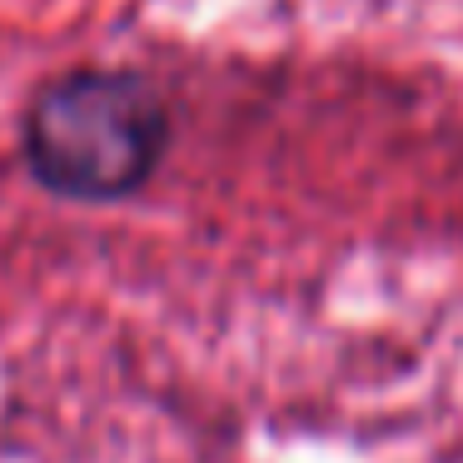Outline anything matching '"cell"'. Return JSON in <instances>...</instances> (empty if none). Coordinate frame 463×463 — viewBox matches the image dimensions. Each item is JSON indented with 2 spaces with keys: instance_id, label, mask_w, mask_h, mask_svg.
Here are the masks:
<instances>
[{
  "instance_id": "6da1fadb",
  "label": "cell",
  "mask_w": 463,
  "mask_h": 463,
  "mask_svg": "<svg viewBox=\"0 0 463 463\" xmlns=\"http://www.w3.org/2000/svg\"><path fill=\"white\" fill-rule=\"evenodd\" d=\"M170 115L135 71H71L25 110V165L35 184L75 204L130 200L160 170Z\"/></svg>"
}]
</instances>
